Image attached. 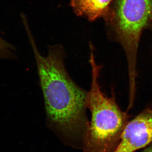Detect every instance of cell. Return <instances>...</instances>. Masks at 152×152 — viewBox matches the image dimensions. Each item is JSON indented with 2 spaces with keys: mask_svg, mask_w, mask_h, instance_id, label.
<instances>
[{
  "mask_svg": "<svg viewBox=\"0 0 152 152\" xmlns=\"http://www.w3.org/2000/svg\"><path fill=\"white\" fill-rule=\"evenodd\" d=\"M112 26L127 59L130 94L136 93V63L140 38L152 28V0H114Z\"/></svg>",
  "mask_w": 152,
  "mask_h": 152,
  "instance_id": "cell-3",
  "label": "cell"
},
{
  "mask_svg": "<svg viewBox=\"0 0 152 152\" xmlns=\"http://www.w3.org/2000/svg\"><path fill=\"white\" fill-rule=\"evenodd\" d=\"M152 142V109L144 110L128 122L113 152H134Z\"/></svg>",
  "mask_w": 152,
  "mask_h": 152,
  "instance_id": "cell-4",
  "label": "cell"
},
{
  "mask_svg": "<svg viewBox=\"0 0 152 152\" xmlns=\"http://www.w3.org/2000/svg\"><path fill=\"white\" fill-rule=\"evenodd\" d=\"M142 152H152V142L150 144L149 146Z\"/></svg>",
  "mask_w": 152,
  "mask_h": 152,
  "instance_id": "cell-7",
  "label": "cell"
},
{
  "mask_svg": "<svg viewBox=\"0 0 152 152\" xmlns=\"http://www.w3.org/2000/svg\"><path fill=\"white\" fill-rule=\"evenodd\" d=\"M113 0H71L70 5L77 16L90 21L102 18L110 23L113 14L110 5Z\"/></svg>",
  "mask_w": 152,
  "mask_h": 152,
  "instance_id": "cell-5",
  "label": "cell"
},
{
  "mask_svg": "<svg viewBox=\"0 0 152 152\" xmlns=\"http://www.w3.org/2000/svg\"><path fill=\"white\" fill-rule=\"evenodd\" d=\"M90 63L92 80L87 108L91 118L86 131L83 152H113L119 143L129 116L121 110L114 95L107 97L102 91L99 83L102 66L95 59Z\"/></svg>",
  "mask_w": 152,
  "mask_h": 152,
  "instance_id": "cell-2",
  "label": "cell"
},
{
  "mask_svg": "<svg viewBox=\"0 0 152 152\" xmlns=\"http://www.w3.org/2000/svg\"><path fill=\"white\" fill-rule=\"evenodd\" d=\"M34 54L48 119L57 127L68 131L86 130L88 92L73 81L66 70L62 48H49L46 56L40 54L32 37Z\"/></svg>",
  "mask_w": 152,
  "mask_h": 152,
  "instance_id": "cell-1",
  "label": "cell"
},
{
  "mask_svg": "<svg viewBox=\"0 0 152 152\" xmlns=\"http://www.w3.org/2000/svg\"><path fill=\"white\" fill-rule=\"evenodd\" d=\"M15 47L0 37V59H13L17 58Z\"/></svg>",
  "mask_w": 152,
  "mask_h": 152,
  "instance_id": "cell-6",
  "label": "cell"
}]
</instances>
